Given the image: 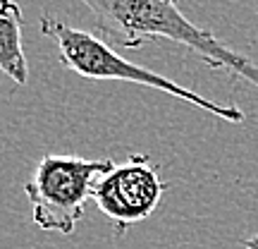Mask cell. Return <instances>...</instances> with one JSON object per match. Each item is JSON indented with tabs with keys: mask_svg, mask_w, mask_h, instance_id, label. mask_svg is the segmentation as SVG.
<instances>
[{
	"mask_svg": "<svg viewBox=\"0 0 258 249\" xmlns=\"http://www.w3.org/2000/svg\"><path fill=\"white\" fill-rule=\"evenodd\" d=\"M167 187L148 154H129L122 166H115L98 180L91 199L122 235L156 211Z\"/></svg>",
	"mask_w": 258,
	"mask_h": 249,
	"instance_id": "277c9868",
	"label": "cell"
},
{
	"mask_svg": "<svg viewBox=\"0 0 258 249\" xmlns=\"http://www.w3.org/2000/svg\"><path fill=\"white\" fill-rule=\"evenodd\" d=\"M244 249H258V235H251L249 240H244Z\"/></svg>",
	"mask_w": 258,
	"mask_h": 249,
	"instance_id": "8992f818",
	"label": "cell"
},
{
	"mask_svg": "<svg viewBox=\"0 0 258 249\" xmlns=\"http://www.w3.org/2000/svg\"><path fill=\"white\" fill-rule=\"evenodd\" d=\"M41 34L50 38L60 51V63L77 72L79 77L86 79H117V82H134L141 86H151L158 91L175 96L182 101L191 103L201 111L218 115L222 120L232 122V125H241L244 122V111L237 106H225V103H215L206 98L201 93L186 89L182 84L172 82L170 77H163L158 72H151L141 65H134L117 56L98 34L84 31V29H74L67 22H62L55 15H43L41 17Z\"/></svg>",
	"mask_w": 258,
	"mask_h": 249,
	"instance_id": "7a4b0ae2",
	"label": "cell"
},
{
	"mask_svg": "<svg viewBox=\"0 0 258 249\" xmlns=\"http://www.w3.org/2000/svg\"><path fill=\"white\" fill-rule=\"evenodd\" d=\"M112 168V158L86 161L79 156L46 154L36 163L31 180L24 182L34 225L41 230L72 235L77 223L82 221L84 206L91 199L93 187Z\"/></svg>",
	"mask_w": 258,
	"mask_h": 249,
	"instance_id": "3957f363",
	"label": "cell"
},
{
	"mask_svg": "<svg viewBox=\"0 0 258 249\" xmlns=\"http://www.w3.org/2000/svg\"><path fill=\"white\" fill-rule=\"evenodd\" d=\"M22 8L15 0H0V72L15 84H27L29 65L22 48Z\"/></svg>",
	"mask_w": 258,
	"mask_h": 249,
	"instance_id": "5b68a950",
	"label": "cell"
},
{
	"mask_svg": "<svg viewBox=\"0 0 258 249\" xmlns=\"http://www.w3.org/2000/svg\"><path fill=\"white\" fill-rule=\"evenodd\" d=\"M93 15L98 34L120 48H141L153 38H167L194 51L211 70L234 74L258 91V65L222 43L211 29L194 24L179 10V0H82Z\"/></svg>",
	"mask_w": 258,
	"mask_h": 249,
	"instance_id": "6da1fadb",
	"label": "cell"
}]
</instances>
